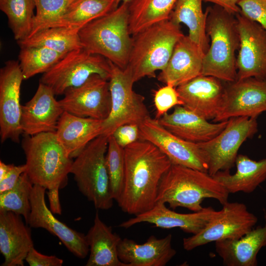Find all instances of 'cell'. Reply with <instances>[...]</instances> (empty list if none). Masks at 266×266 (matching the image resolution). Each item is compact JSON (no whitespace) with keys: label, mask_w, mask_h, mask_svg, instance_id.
<instances>
[{"label":"cell","mask_w":266,"mask_h":266,"mask_svg":"<svg viewBox=\"0 0 266 266\" xmlns=\"http://www.w3.org/2000/svg\"><path fill=\"white\" fill-rule=\"evenodd\" d=\"M215 250L226 266H256L260 250L266 246V224L235 239L216 241Z\"/></svg>","instance_id":"obj_26"},{"label":"cell","mask_w":266,"mask_h":266,"mask_svg":"<svg viewBox=\"0 0 266 266\" xmlns=\"http://www.w3.org/2000/svg\"><path fill=\"white\" fill-rule=\"evenodd\" d=\"M20 48L18 59L24 80L37 74L44 73L66 55L41 46Z\"/></svg>","instance_id":"obj_34"},{"label":"cell","mask_w":266,"mask_h":266,"mask_svg":"<svg viewBox=\"0 0 266 266\" xmlns=\"http://www.w3.org/2000/svg\"><path fill=\"white\" fill-rule=\"evenodd\" d=\"M154 102L157 111L156 118L158 119L172 107L183 105L176 88L170 85H166L155 92Z\"/></svg>","instance_id":"obj_38"},{"label":"cell","mask_w":266,"mask_h":266,"mask_svg":"<svg viewBox=\"0 0 266 266\" xmlns=\"http://www.w3.org/2000/svg\"><path fill=\"white\" fill-rule=\"evenodd\" d=\"M257 221V217L244 203L228 201L201 231L183 238V248L191 251L212 242L239 238L252 229Z\"/></svg>","instance_id":"obj_11"},{"label":"cell","mask_w":266,"mask_h":266,"mask_svg":"<svg viewBox=\"0 0 266 266\" xmlns=\"http://www.w3.org/2000/svg\"><path fill=\"white\" fill-rule=\"evenodd\" d=\"M46 189L33 185L30 196L31 210L27 225L42 228L57 236L76 257L85 258L89 251L86 235L77 232L57 219L45 203Z\"/></svg>","instance_id":"obj_17"},{"label":"cell","mask_w":266,"mask_h":266,"mask_svg":"<svg viewBox=\"0 0 266 266\" xmlns=\"http://www.w3.org/2000/svg\"><path fill=\"white\" fill-rule=\"evenodd\" d=\"M178 0H131L128 3L131 35L157 23L168 20Z\"/></svg>","instance_id":"obj_30"},{"label":"cell","mask_w":266,"mask_h":266,"mask_svg":"<svg viewBox=\"0 0 266 266\" xmlns=\"http://www.w3.org/2000/svg\"><path fill=\"white\" fill-rule=\"evenodd\" d=\"M229 193L208 172L171 164L163 176L157 202L168 203L170 208H186L197 212L207 198L216 200L222 205L229 201Z\"/></svg>","instance_id":"obj_2"},{"label":"cell","mask_w":266,"mask_h":266,"mask_svg":"<svg viewBox=\"0 0 266 266\" xmlns=\"http://www.w3.org/2000/svg\"><path fill=\"white\" fill-rule=\"evenodd\" d=\"M240 0H203V1L211 2L219 6L233 15L240 12L238 2Z\"/></svg>","instance_id":"obj_43"},{"label":"cell","mask_w":266,"mask_h":266,"mask_svg":"<svg viewBox=\"0 0 266 266\" xmlns=\"http://www.w3.org/2000/svg\"><path fill=\"white\" fill-rule=\"evenodd\" d=\"M205 11L210 43L203 57L201 74L234 82L237 80L236 51L240 43L235 15L216 5L208 6Z\"/></svg>","instance_id":"obj_3"},{"label":"cell","mask_w":266,"mask_h":266,"mask_svg":"<svg viewBox=\"0 0 266 266\" xmlns=\"http://www.w3.org/2000/svg\"><path fill=\"white\" fill-rule=\"evenodd\" d=\"M204 53L188 35L184 34L176 43L166 66L158 80L175 87L201 74Z\"/></svg>","instance_id":"obj_21"},{"label":"cell","mask_w":266,"mask_h":266,"mask_svg":"<svg viewBox=\"0 0 266 266\" xmlns=\"http://www.w3.org/2000/svg\"><path fill=\"white\" fill-rule=\"evenodd\" d=\"M47 196L50 203V209L54 214H61L62 208L59 200V190H48Z\"/></svg>","instance_id":"obj_44"},{"label":"cell","mask_w":266,"mask_h":266,"mask_svg":"<svg viewBox=\"0 0 266 266\" xmlns=\"http://www.w3.org/2000/svg\"><path fill=\"white\" fill-rule=\"evenodd\" d=\"M139 139L156 146L172 164L208 172L207 159L198 144L186 141L173 134L159 119L148 118L139 125Z\"/></svg>","instance_id":"obj_12"},{"label":"cell","mask_w":266,"mask_h":266,"mask_svg":"<svg viewBox=\"0 0 266 266\" xmlns=\"http://www.w3.org/2000/svg\"><path fill=\"white\" fill-rule=\"evenodd\" d=\"M102 122L64 111L55 133L70 157L75 158L90 142L101 134Z\"/></svg>","instance_id":"obj_25"},{"label":"cell","mask_w":266,"mask_h":266,"mask_svg":"<svg viewBox=\"0 0 266 266\" xmlns=\"http://www.w3.org/2000/svg\"><path fill=\"white\" fill-rule=\"evenodd\" d=\"M257 132L256 118L232 117L216 136L198 143L207 159L208 174L213 176L220 171L230 170L235 165L242 144Z\"/></svg>","instance_id":"obj_10"},{"label":"cell","mask_w":266,"mask_h":266,"mask_svg":"<svg viewBox=\"0 0 266 266\" xmlns=\"http://www.w3.org/2000/svg\"><path fill=\"white\" fill-rule=\"evenodd\" d=\"M131 0H117V2L119 5L121 3H129Z\"/></svg>","instance_id":"obj_46"},{"label":"cell","mask_w":266,"mask_h":266,"mask_svg":"<svg viewBox=\"0 0 266 266\" xmlns=\"http://www.w3.org/2000/svg\"><path fill=\"white\" fill-rule=\"evenodd\" d=\"M184 35L178 25L169 19L154 24L133 35L128 65L134 83L166 66L174 48Z\"/></svg>","instance_id":"obj_4"},{"label":"cell","mask_w":266,"mask_h":266,"mask_svg":"<svg viewBox=\"0 0 266 266\" xmlns=\"http://www.w3.org/2000/svg\"><path fill=\"white\" fill-rule=\"evenodd\" d=\"M26 170V165H14L9 172L0 180V193L13 188L18 181L21 175Z\"/></svg>","instance_id":"obj_42"},{"label":"cell","mask_w":266,"mask_h":266,"mask_svg":"<svg viewBox=\"0 0 266 266\" xmlns=\"http://www.w3.org/2000/svg\"><path fill=\"white\" fill-rule=\"evenodd\" d=\"M54 96L48 86L39 82L33 98L22 105L21 126L25 135L56 132L64 110Z\"/></svg>","instance_id":"obj_18"},{"label":"cell","mask_w":266,"mask_h":266,"mask_svg":"<svg viewBox=\"0 0 266 266\" xmlns=\"http://www.w3.org/2000/svg\"><path fill=\"white\" fill-rule=\"evenodd\" d=\"M129 17L128 3H121L108 14L90 22L79 32L82 47L124 69L132 42Z\"/></svg>","instance_id":"obj_5"},{"label":"cell","mask_w":266,"mask_h":266,"mask_svg":"<svg viewBox=\"0 0 266 266\" xmlns=\"http://www.w3.org/2000/svg\"><path fill=\"white\" fill-rule=\"evenodd\" d=\"M217 212L212 207H208L191 213H180L168 208L166 203L157 202L151 209L123 222L119 227L128 229L145 222L164 229L178 228L186 233L195 234L201 231Z\"/></svg>","instance_id":"obj_19"},{"label":"cell","mask_w":266,"mask_h":266,"mask_svg":"<svg viewBox=\"0 0 266 266\" xmlns=\"http://www.w3.org/2000/svg\"><path fill=\"white\" fill-rule=\"evenodd\" d=\"M203 0H178L169 20L180 25L184 24L189 30L188 36L205 54L210 40L205 32L206 12L203 11Z\"/></svg>","instance_id":"obj_29"},{"label":"cell","mask_w":266,"mask_h":266,"mask_svg":"<svg viewBox=\"0 0 266 266\" xmlns=\"http://www.w3.org/2000/svg\"><path fill=\"white\" fill-rule=\"evenodd\" d=\"M35 8L34 0H0V9L7 16L15 40H23L29 35Z\"/></svg>","instance_id":"obj_33"},{"label":"cell","mask_w":266,"mask_h":266,"mask_svg":"<svg viewBox=\"0 0 266 266\" xmlns=\"http://www.w3.org/2000/svg\"><path fill=\"white\" fill-rule=\"evenodd\" d=\"M172 237L171 234L162 238L152 235L142 244L122 239L118 247L119 258L128 266H165L176 254Z\"/></svg>","instance_id":"obj_24"},{"label":"cell","mask_w":266,"mask_h":266,"mask_svg":"<svg viewBox=\"0 0 266 266\" xmlns=\"http://www.w3.org/2000/svg\"><path fill=\"white\" fill-rule=\"evenodd\" d=\"M33 184L26 171L15 186L0 193V211H12L24 218L27 224L31 210L30 196Z\"/></svg>","instance_id":"obj_35"},{"label":"cell","mask_w":266,"mask_h":266,"mask_svg":"<svg viewBox=\"0 0 266 266\" xmlns=\"http://www.w3.org/2000/svg\"><path fill=\"white\" fill-rule=\"evenodd\" d=\"M86 237L90 252L86 266H128L118 256L122 238L100 219L98 212Z\"/></svg>","instance_id":"obj_27"},{"label":"cell","mask_w":266,"mask_h":266,"mask_svg":"<svg viewBox=\"0 0 266 266\" xmlns=\"http://www.w3.org/2000/svg\"><path fill=\"white\" fill-rule=\"evenodd\" d=\"M124 154V187L117 203L124 212L135 216L156 203L161 180L172 164L156 146L145 140L126 146Z\"/></svg>","instance_id":"obj_1"},{"label":"cell","mask_w":266,"mask_h":266,"mask_svg":"<svg viewBox=\"0 0 266 266\" xmlns=\"http://www.w3.org/2000/svg\"><path fill=\"white\" fill-rule=\"evenodd\" d=\"M24 80L19 61L9 60L0 70V135L1 142H19L21 126L20 90Z\"/></svg>","instance_id":"obj_16"},{"label":"cell","mask_w":266,"mask_h":266,"mask_svg":"<svg viewBox=\"0 0 266 266\" xmlns=\"http://www.w3.org/2000/svg\"><path fill=\"white\" fill-rule=\"evenodd\" d=\"M108 137L101 134L90 142L75 158L70 170L79 191L97 209H110L114 200L106 163Z\"/></svg>","instance_id":"obj_7"},{"label":"cell","mask_w":266,"mask_h":266,"mask_svg":"<svg viewBox=\"0 0 266 266\" xmlns=\"http://www.w3.org/2000/svg\"><path fill=\"white\" fill-rule=\"evenodd\" d=\"M80 30L65 27L44 29L32 36L17 43L21 47L41 46L63 54L82 48L79 35Z\"/></svg>","instance_id":"obj_32"},{"label":"cell","mask_w":266,"mask_h":266,"mask_svg":"<svg viewBox=\"0 0 266 266\" xmlns=\"http://www.w3.org/2000/svg\"><path fill=\"white\" fill-rule=\"evenodd\" d=\"M59 100L64 111L82 117L105 120L111 108L109 80L92 75L79 86L67 90Z\"/></svg>","instance_id":"obj_14"},{"label":"cell","mask_w":266,"mask_h":266,"mask_svg":"<svg viewBox=\"0 0 266 266\" xmlns=\"http://www.w3.org/2000/svg\"><path fill=\"white\" fill-rule=\"evenodd\" d=\"M111 72L110 61L82 47L66 54L43 74L40 82L48 86L55 95H61L70 88L80 86L94 74L109 80Z\"/></svg>","instance_id":"obj_8"},{"label":"cell","mask_w":266,"mask_h":266,"mask_svg":"<svg viewBox=\"0 0 266 266\" xmlns=\"http://www.w3.org/2000/svg\"><path fill=\"white\" fill-rule=\"evenodd\" d=\"M238 6L243 15L266 31V0H240Z\"/></svg>","instance_id":"obj_39"},{"label":"cell","mask_w":266,"mask_h":266,"mask_svg":"<svg viewBox=\"0 0 266 266\" xmlns=\"http://www.w3.org/2000/svg\"><path fill=\"white\" fill-rule=\"evenodd\" d=\"M160 124L177 136L189 142L200 143L210 140L226 126L228 120L210 123L182 105L174 107L173 111L163 115Z\"/></svg>","instance_id":"obj_22"},{"label":"cell","mask_w":266,"mask_h":266,"mask_svg":"<svg viewBox=\"0 0 266 266\" xmlns=\"http://www.w3.org/2000/svg\"><path fill=\"white\" fill-rule=\"evenodd\" d=\"M118 5L117 0H75L62 18L50 28L65 27L80 30Z\"/></svg>","instance_id":"obj_31"},{"label":"cell","mask_w":266,"mask_h":266,"mask_svg":"<svg viewBox=\"0 0 266 266\" xmlns=\"http://www.w3.org/2000/svg\"><path fill=\"white\" fill-rule=\"evenodd\" d=\"M226 83L222 104L213 121L235 117L257 118L266 111V80L251 77Z\"/></svg>","instance_id":"obj_15"},{"label":"cell","mask_w":266,"mask_h":266,"mask_svg":"<svg viewBox=\"0 0 266 266\" xmlns=\"http://www.w3.org/2000/svg\"><path fill=\"white\" fill-rule=\"evenodd\" d=\"M74 0H34L36 12L31 33L27 38L40 31L50 28L62 18Z\"/></svg>","instance_id":"obj_37"},{"label":"cell","mask_w":266,"mask_h":266,"mask_svg":"<svg viewBox=\"0 0 266 266\" xmlns=\"http://www.w3.org/2000/svg\"><path fill=\"white\" fill-rule=\"evenodd\" d=\"M112 135L117 143L124 148L139 139V126L135 124L123 125L118 127Z\"/></svg>","instance_id":"obj_40"},{"label":"cell","mask_w":266,"mask_h":266,"mask_svg":"<svg viewBox=\"0 0 266 266\" xmlns=\"http://www.w3.org/2000/svg\"><path fill=\"white\" fill-rule=\"evenodd\" d=\"M33 247L31 231L21 216L12 211H0V251L4 260L2 266H23Z\"/></svg>","instance_id":"obj_23"},{"label":"cell","mask_w":266,"mask_h":266,"mask_svg":"<svg viewBox=\"0 0 266 266\" xmlns=\"http://www.w3.org/2000/svg\"><path fill=\"white\" fill-rule=\"evenodd\" d=\"M106 163L112 197L118 202L123 192L125 178L124 148L111 135L108 137Z\"/></svg>","instance_id":"obj_36"},{"label":"cell","mask_w":266,"mask_h":266,"mask_svg":"<svg viewBox=\"0 0 266 266\" xmlns=\"http://www.w3.org/2000/svg\"><path fill=\"white\" fill-rule=\"evenodd\" d=\"M25 261L30 266H61L63 260L56 256H48L40 253L33 247Z\"/></svg>","instance_id":"obj_41"},{"label":"cell","mask_w":266,"mask_h":266,"mask_svg":"<svg viewBox=\"0 0 266 266\" xmlns=\"http://www.w3.org/2000/svg\"><path fill=\"white\" fill-rule=\"evenodd\" d=\"M22 147L26 156V172L33 185L48 190H59L66 186L73 161L55 132L25 135Z\"/></svg>","instance_id":"obj_6"},{"label":"cell","mask_w":266,"mask_h":266,"mask_svg":"<svg viewBox=\"0 0 266 266\" xmlns=\"http://www.w3.org/2000/svg\"><path fill=\"white\" fill-rule=\"evenodd\" d=\"M235 15L240 39L237 80L253 77L266 80V31L240 12Z\"/></svg>","instance_id":"obj_13"},{"label":"cell","mask_w":266,"mask_h":266,"mask_svg":"<svg viewBox=\"0 0 266 266\" xmlns=\"http://www.w3.org/2000/svg\"><path fill=\"white\" fill-rule=\"evenodd\" d=\"M235 165L236 171L231 174L229 170L220 171L213 177L229 194L239 192L251 193L266 179V158L260 161L239 154Z\"/></svg>","instance_id":"obj_28"},{"label":"cell","mask_w":266,"mask_h":266,"mask_svg":"<svg viewBox=\"0 0 266 266\" xmlns=\"http://www.w3.org/2000/svg\"><path fill=\"white\" fill-rule=\"evenodd\" d=\"M13 164H6L0 161V180L3 179L14 166Z\"/></svg>","instance_id":"obj_45"},{"label":"cell","mask_w":266,"mask_h":266,"mask_svg":"<svg viewBox=\"0 0 266 266\" xmlns=\"http://www.w3.org/2000/svg\"><path fill=\"white\" fill-rule=\"evenodd\" d=\"M223 81L200 75L176 87L183 105L205 119L214 120L221 107L225 93Z\"/></svg>","instance_id":"obj_20"},{"label":"cell","mask_w":266,"mask_h":266,"mask_svg":"<svg viewBox=\"0 0 266 266\" xmlns=\"http://www.w3.org/2000/svg\"><path fill=\"white\" fill-rule=\"evenodd\" d=\"M109 79L111 108L108 117L103 121L101 134L109 136L119 126L127 124L139 126L150 117L144 97L133 89L134 83L131 73L111 62Z\"/></svg>","instance_id":"obj_9"}]
</instances>
